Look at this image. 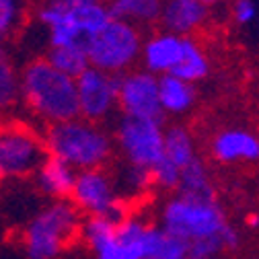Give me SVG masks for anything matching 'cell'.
<instances>
[{"instance_id":"cell-29","label":"cell","mask_w":259,"mask_h":259,"mask_svg":"<svg viewBox=\"0 0 259 259\" xmlns=\"http://www.w3.org/2000/svg\"><path fill=\"white\" fill-rule=\"evenodd\" d=\"M224 251L220 235L189 243V259H216Z\"/></svg>"},{"instance_id":"cell-36","label":"cell","mask_w":259,"mask_h":259,"mask_svg":"<svg viewBox=\"0 0 259 259\" xmlns=\"http://www.w3.org/2000/svg\"><path fill=\"white\" fill-rule=\"evenodd\" d=\"M187 259H189V257H187Z\"/></svg>"},{"instance_id":"cell-31","label":"cell","mask_w":259,"mask_h":259,"mask_svg":"<svg viewBox=\"0 0 259 259\" xmlns=\"http://www.w3.org/2000/svg\"><path fill=\"white\" fill-rule=\"evenodd\" d=\"M220 239H222V245H224V249H237V247H239V243H241L239 231L235 229V226H231V224H226L224 229H222V233H220Z\"/></svg>"},{"instance_id":"cell-15","label":"cell","mask_w":259,"mask_h":259,"mask_svg":"<svg viewBox=\"0 0 259 259\" xmlns=\"http://www.w3.org/2000/svg\"><path fill=\"white\" fill-rule=\"evenodd\" d=\"M76 173L78 171L64 160L48 154L35 173L31 175V179L35 183V189L48 200H68L76 181Z\"/></svg>"},{"instance_id":"cell-3","label":"cell","mask_w":259,"mask_h":259,"mask_svg":"<svg viewBox=\"0 0 259 259\" xmlns=\"http://www.w3.org/2000/svg\"><path fill=\"white\" fill-rule=\"evenodd\" d=\"M82 214L70 200H50L21 229L19 245L25 259H60L78 241Z\"/></svg>"},{"instance_id":"cell-19","label":"cell","mask_w":259,"mask_h":259,"mask_svg":"<svg viewBox=\"0 0 259 259\" xmlns=\"http://www.w3.org/2000/svg\"><path fill=\"white\" fill-rule=\"evenodd\" d=\"M21 103V68L11 52L0 46V117L13 113Z\"/></svg>"},{"instance_id":"cell-26","label":"cell","mask_w":259,"mask_h":259,"mask_svg":"<svg viewBox=\"0 0 259 259\" xmlns=\"http://www.w3.org/2000/svg\"><path fill=\"white\" fill-rule=\"evenodd\" d=\"M113 231H115V222L109 220L107 216H82L78 241L93 253L111 239Z\"/></svg>"},{"instance_id":"cell-6","label":"cell","mask_w":259,"mask_h":259,"mask_svg":"<svg viewBox=\"0 0 259 259\" xmlns=\"http://www.w3.org/2000/svg\"><path fill=\"white\" fill-rule=\"evenodd\" d=\"M142 41V33L136 25L111 19L87 44L89 66L111 76H119L140 62Z\"/></svg>"},{"instance_id":"cell-16","label":"cell","mask_w":259,"mask_h":259,"mask_svg":"<svg viewBox=\"0 0 259 259\" xmlns=\"http://www.w3.org/2000/svg\"><path fill=\"white\" fill-rule=\"evenodd\" d=\"M208 9L200 0H163L158 23L165 31L181 37H189L206 21Z\"/></svg>"},{"instance_id":"cell-34","label":"cell","mask_w":259,"mask_h":259,"mask_svg":"<svg viewBox=\"0 0 259 259\" xmlns=\"http://www.w3.org/2000/svg\"><path fill=\"white\" fill-rule=\"evenodd\" d=\"M64 3H68V5H78V3H84V0H64Z\"/></svg>"},{"instance_id":"cell-7","label":"cell","mask_w":259,"mask_h":259,"mask_svg":"<svg viewBox=\"0 0 259 259\" xmlns=\"http://www.w3.org/2000/svg\"><path fill=\"white\" fill-rule=\"evenodd\" d=\"M46 156L39 130L17 119H0V181L31 177Z\"/></svg>"},{"instance_id":"cell-25","label":"cell","mask_w":259,"mask_h":259,"mask_svg":"<svg viewBox=\"0 0 259 259\" xmlns=\"http://www.w3.org/2000/svg\"><path fill=\"white\" fill-rule=\"evenodd\" d=\"M29 15L27 0H0V46L13 41Z\"/></svg>"},{"instance_id":"cell-4","label":"cell","mask_w":259,"mask_h":259,"mask_svg":"<svg viewBox=\"0 0 259 259\" xmlns=\"http://www.w3.org/2000/svg\"><path fill=\"white\" fill-rule=\"evenodd\" d=\"M35 21L48 31V48H87L89 39L111 21V15L107 5L97 0H84L78 5H68L64 0H41L35 9Z\"/></svg>"},{"instance_id":"cell-5","label":"cell","mask_w":259,"mask_h":259,"mask_svg":"<svg viewBox=\"0 0 259 259\" xmlns=\"http://www.w3.org/2000/svg\"><path fill=\"white\" fill-rule=\"evenodd\" d=\"M226 224H229L226 214L218 204L216 196L198 198L175 193L160 210V226L171 235L183 239L185 243L216 237L222 233Z\"/></svg>"},{"instance_id":"cell-35","label":"cell","mask_w":259,"mask_h":259,"mask_svg":"<svg viewBox=\"0 0 259 259\" xmlns=\"http://www.w3.org/2000/svg\"><path fill=\"white\" fill-rule=\"evenodd\" d=\"M97 3H101V5H107V7H109V5L113 3V0H97Z\"/></svg>"},{"instance_id":"cell-23","label":"cell","mask_w":259,"mask_h":259,"mask_svg":"<svg viewBox=\"0 0 259 259\" xmlns=\"http://www.w3.org/2000/svg\"><path fill=\"white\" fill-rule=\"evenodd\" d=\"M44 58L52 64L56 70L66 74L70 78H76L89 68V58H87V48L82 46H56L48 48Z\"/></svg>"},{"instance_id":"cell-20","label":"cell","mask_w":259,"mask_h":259,"mask_svg":"<svg viewBox=\"0 0 259 259\" xmlns=\"http://www.w3.org/2000/svg\"><path fill=\"white\" fill-rule=\"evenodd\" d=\"M107 9L111 19H121L138 27L158 21L163 0H113Z\"/></svg>"},{"instance_id":"cell-14","label":"cell","mask_w":259,"mask_h":259,"mask_svg":"<svg viewBox=\"0 0 259 259\" xmlns=\"http://www.w3.org/2000/svg\"><path fill=\"white\" fill-rule=\"evenodd\" d=\"M212 154L218 163H257L259 160V136L245 127H226L212 140Z\"/></svg>"},{"instance_id":"cell-2","label":"cell","mask_w":259,"mask_h":259,"mask_svg":"<svg viewBox=\"0 0 259 259\" xmlns=\"http://www.w3.org/2000/svg\"><path fill=\"white\" fill-rule=\"evenodd\" d=\"M41 136L46 152L64 160L76 171L105 169L115 152L113 136L105 125L82 117L46 125Z\"/></svg>"},{"instance_id":"cell-12","label":"cell","mask_w":259,"mask_h":259,"mask_svg":"<svg viewBox=\"0 0 259 259\" xmlns=\"http://www.w3.org/2000/svg\"><path fill=\"white\" fill-rule=\"evenodd\" d=\"M148 224L138 216H125L115 224L111 239L93 251V259H144V235Z\"/></svg>"},{"instance_id":"cell-32","label":"cell","mask_w":259,"mask_h":259,"mask_svg":"<svg viewBox=\"0 0 259 259\" xmlns=\"http://www.w3.org/2000/svg\"><path fill=\"white\" fill-rule=\"evenodd\" d=\"M245 222H247L249 229H259V212H251V214H247Z\"/></svg>"},{"instance_id":"cell-28","label":"cell","mask_w":259,"mask_h":259,"mask_svg":"<svg viewBox=\"0 0 259 259\" xmlns=\"http://www.w3.org/2000/svg\"><path fill=\"white\" fill-rule=\"evenodd\" d=\"M121 187L130 193V196H142L148 187H152L150 169H140V167L127 165L123 175H121Z\"/></svg>"},{"instance_id":"cell-21","label":"cell","mask_w":259,"mask_h":259,"mask_svg":"<svg viewBox=\"0 0 259 259\" xmlns=\"http://www.w3.org/2000/svg\"><path fill=\"white\" fill-rule=\"evenodd\" d=\"M171 74L181 78V80H185V82H191V84L204 80L210 74V60H208V56L202 52V48L198 46V41L193 39L191 35L185 37L183 56H181L179 64L173 68Z\"/></svg>"},{"instance_id":"cell-22","label":"cell","mask_w":259,"mask_h":259,"mask_svg":"<svg viewBox=\"0 0 259 259\" xmlns=\"http://www.w3.org/2000/svg\"><path fill=\"white\" fill-rule=\"evenodd\" d=\"M163 156L175 163L179 169H183L187 163H191L198 156L196 152V142L189 130L183 125H171L165 130V146H163Z\"/></svg>"},{"instance_id":"cell-1","label":"cell","mask_w":259,"mask_h":259,"mask_svg":"<svg viewBox=\"0 0 259 259\" xmlns=\"http://www.w3.org/2000/svg\"><path fill=\"white\" fill-rule=\"evenodd\" d=\"M44 127L78 117L74 78L62 74L41 56L21 68V103Z\"/></svg>"},{"instance_id":"cell-9","label":"cell","mask_w":259,"mask_h":259,"mask_svg":"<svg viewBox=\"0 0 259 259\" xmlns=\"http://www.w3.org/2000/svg\"><path fill=\"white\" fill-rule=\"evenodd\" d=\"M68 200L82 216H107L115 224L130 216L125 200L117 193L115 179L105 169L78 171Z\"/></svg>"},{"instance_id":"cell-17","label":"cell","mask_w":259,"mask_h":259,"mask_svg":"<svg viewBox=\"0 0 259 259\" xmlns=\"http://www.w3.org/2000/svg\"><path fill=\"white\" fill-rule=\"evenodd\" d=\"M198 99L196 84L185 82L173 74L158 76V101L165 115H185Z\"/></svg>"},{"instance_id":"cell-33","label":"cell","mask_w":259,"mask_h":259,"mask_svg":"<svg viewBox=\"0 0 259 259\" xmlns=\"http://www.w3.org/2000/svg\"><path fill=\"white\" fill-rule=\"evenodd\" d=\"M200 3H202V5H204V7L208 9V7H214V5H218L220 0H200Z\"/></svg>"},{"instance_id":"cell-27","label":"cell","mask_w":259,"mask_h":259,"mask_svg":"<svg viewBox=\"0 0 259 259\" xmlns=\"http://www.w3.org/2000/svg\"><path fill=\"white\" fill-rule=\"evenodd\" d=\"M179 177H181V169L165 156L160 158L156 165L150 167L152 185L163 191H175L179 187Z\"/></svg>"},{"instance_id":"cell-11","label":"cell","mask_w":259,"mask_h":259,"mask_svg":"<svg viewBox=\"0 0 259 259\" xmlns=\"http://www.w3.org/2000/svg\"><path fill=\"white\" fill-rule=\"evenodd\" d=\"M76 99H78V117L103 123L117 109V76L105 74L89 66L82 74L74 78Z\"/></svg>"},{"instance_id":"cell-10","label":"cell","mask_w":259,"mask_h":259,"mask_svg":"<svg viewBox=\"0 0 259 259\" xmlns=\"http://www.w3.org/2000/svg\"><path fill=\"white\" fill-rule=\"evenodd\" d=\"M117 109L121 115L165 121L158 101V76L146 70H127L117 76Z\"/></svg>"},{"instance_id":"cell-8","label":"cell","mask_w":259,"mask_h":259,"mask_svg":"<svg viewBox=\"0 0 259 259\" xmlns=\"http://www.w3.org/2000/svg\"><path fill=\"white\" fill-rule=\"evenodd\" d=\"M113 142L121 152L125 165L150 169L163 158L165 121L121 115L115 123Z\"/></svg>"},{"instance_id":"cell-13","label":"cell","mask_w":259,"mask_h":259,"mask_svg":"<svg viewBox=\"0 0 259 259\" xmlns=\"http://www.w3.org/2000/svg\"><path fill=\"white\" fill-rule=\"evenodd\" d=\"M183 44L185 37L169 33V31H160V33L150 35L146 41H142V52H140L142 70L154 76L171 74L183 56Z\"/></svg>"},{"instance_id":"cell-30","label":"cell","mask_w":259,"mask_h":259,"mask_svg":"<svg viewBox=\"0 0 259 259\" xmlns=\"http://www.w3.org/2000/svg\"><path fill=\"white\" fill-rule=\"evenodd\" d=\"M257 3L255 0H237L233 7V17L239 25H251L257 19Z\"/></svg>"},{"instance_id":"cell-18","label":"cell","mask_w":259,"mask_h":259,"mask_svg":"<svg viewBox=\"0 0 259 259\" xmlns=\"http://www.w3.org/2000/svg\"><path fill=\"white\" fill-rule=\"evenodd\" d=\"M189 243L163 226H148L144 235V259H187Z\"/></svg>"},{"instance_id":"cell-24","label":"cell","mask_w":259,"mask_h":259,"mask_svg":"<svg viewBox=\"0 0 259 259\" xmlns=\"http://www.w3.org/2000/svg\"><path fill=\"white\" fill-rule=\"evenodd\" d=\"M177 191L185 193V196H198V198H212L214 196V187H212L208 169L200 156H196L191 163H187L181 169Z\"/></svg>"}]
</instances>
